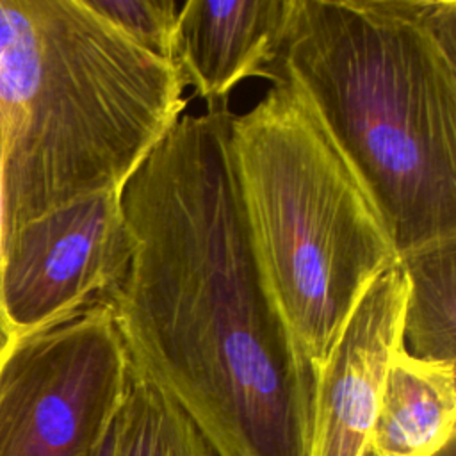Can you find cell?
<instances>
[{
    "mask_svg": "<svg viewBox=\"0 0 456 456\" xmlns=\"http://www.w3.org/2000/svg\"><path fill=\"white\" fill-rule=\"evenodd\" d=\"M114 449H116V419L112 428L105 435V438L87 456H114Z\"/></svg>",
    "mask_w": 456,
    "mask_h": 456,
    "instance_id": "cell-15",
    "label": "cell"
},
{
    "mask_svg": "<svg viewBox=\"0 0 456 456\" xmlns=\"http://www.w3.org/2000/svg\"><path fill=\"white\" fill-rule=\"evenodd\" d=\"M11 32H12L11 0H0V52L7 45Z\"/></svg>",
    "mask_w": 456,
    "mask_h": 456,
    "instance_id": "cell-14",
    "label": "cell"
},
{
    "mask_svg": "<svg viewBox=\"0 0 456 456\" xmlns=\"http://www.w3.org/2000/svg\"><path fill=\"white\" fill-rule=\"evenodd\" d=\"M232 164L256 255L297 351L319 378L351 314L399 262L365 185L287 84L230 119Z\"/></svg>",
    "mask_w": 456,
    "mask_h": 456,
    "instance_id": "cell-4",
    "label": "cell"
},
{
    "mask_svg": "<svg viewBox=\"0 0 456 456\" xmlns=\"http://www.w3.org/2000/svg\"><path fill=\"white\" fill-rule=\"evenodd\" d=\"M456 454V438L447 442L442 449H438L436 452H433L431 456H454Z\"/></svg>",
    "mask_w": 456,
    "mask_h": 456,
    "instance_id": "cell-16",
    "label": "cell"
},
{
    "mask_svg": "<svg viewBox=\"0 0 456 456\" xmlns=\"http://www.w3.org/2000/svg\"><path fill=\"white\" fill-rule=\"evenodd\" d=\"M128 256L118 189L23 224L4 242L2 301L12 335L103 305Z\"/></svg>",
    "mask_w": 456,
    "mask_h": 456,
    "instance_id": "cell-6",
    "label": "cell"
},
{
    "mask_svg": "<svg viewBox=\"0 0 456 456\" xmlns=\"http://www.w3.org/2000/svg\"><path fill=\"white\" fill-rule=\"evenodd\" d=\"M456 363L411 356L401 344L388 363L369 451L431 456L456 436Z\"/></svg>",
    "mask_w": 456,
    "mask_h": 456,
    "instance_id": "cell-9",
    "label": "cell"
},
{
    "mask_svg": "<svg viewBox=\"0 0 456 456\" xmlns=\"http://www.w3.org/2000/svg\"><path fill=\"white\" fill-rule=\"evenodd\" d=\"M114 456H216L189 417L155 385L130 369L116 415Z\"/></svg>",
    "mask_w": 456,
    "mask_h": 456,
    "instance_id": "cell-11",
    "label": "cell"
},
{
    "mask_svg": "<svg viewBox=\"0 0 456 456\" xmlns=\"http://www.w3.org/2000/svg\"><path fill=\"white\" fill-rule=\"evenodd\" d=\"M0 52L4 242L28 221L118 189L187 105L176 66L86 0H11Z\"/></svg>",
    "mask_w": 456,
    "mask_h": 456,
    "instance_id": "cell-3",
    "label": "cell"
},
{
    "mask_svg": "<svg viewBox=\"0 0 456 456\" xmlns=\"http://www.w3.org/2000/svg\"><path fill=\"white\" fill-rule=\"evenodd\" d=\"M363 456H376V454H374V452H372V451H369V449H367V451H365V452H363Z\"/></svg>",
    "mask_w": 456,
    "mask_h": 456,
    "instance_id": "cell-17",
    "label": "cell"
},
{
    "mask_svg": "<svg viewBox=\"0 0 456 456\" xmlns=\"http://www.w3.org/2000/svg\"><path fill=\"white\" fill-rule=\"evenodd\" d=\"M107 23L139 48L171 62L180 5L175 0H86Z\"/></svg>",
    "mask_w": 456,
    "mask_h": 456,
    "instance_id": "cell-12",
    "label": "cell"
},
{
    "mask_svg": "<svg viewBox=\"0 0 456 456\" xmlns=\"http://www.w3.org/2000/svg\"><path fill=\"white\" fill-rule=\"evenodd\" d=\"M2 271H4V205H2V123H0V354L12 338L2 301Z\"/></svg>",
    "mask_w": 456,
    "mask_h": 456,
    "instance_id": "cell-13",
    "label": "cell"
},
{
    "mask_svg": "<svg viewBox=\"0 0 456 456\" xmlns=\"http://www.w3.org/2000/svg\"><path fill=\"white\" fill-rule=\"evenodd\" d=\"M408 278L404 349L420 360L456 363V237L399 255Z\"/></svg>",
    "mask_w": 456,
    "mask_h": 456,
    "instance_id": "cell-10",
    "label": "cell"
},
{
    "mask_svg": "<svg viewBox=\"0 0 456 456\" xmlns=\"http://www.w3.org/2000/svg\"><path fill=\"white\" fill-rule=\"evenodd\" d=\"M128 385L126 347L105 305L12 335L0 354V456H87Z\"/></svg>",
    "mask_w": 456,
    "mask_h": 456,
    "instance_id": "cell-5",
    "label": "cell"
},
{
    "mask_svg": "<svg viewBox=\"0 0 456 456\" xmlns=\"http://www.w3.org/2000/svg\"><path fill=\"white\" fill-rule=\"evenodd\" d=\"M408 278L397 262L351 314L315 390L312 456H363L394 351L403 344Z\"/></svg>",
    "mask_w": 456,
    "mask_h": 456,
    "instance_id": "cell-7",
    "label": "cell"
},
{
    "mask_svg": "<svg viewBox=\"0 0 456 456\" xmlns=\"http://www.w3.org/2000/svg\"><path fill=\"white\" fill-rule=\"evenodd\" d=\"M232 116H180L128 176L130 256L103 305L130 369L189 417L216 456H312L317 376L253 244Z\"/></svg>",
    "mask_w": 456,
    "mask_h": 456,
    "instance_id": "cell-1",
    "label": "cell"
},
{
    "mask_svg": "<svg viewBox=\"0 0 456 456\" xmlns=\"http://www.w3.org/2000/svg\"><path fill=\"white\" fill-rule=\"evenodd\" d=\"M269 80L317 116L397 256L456 237V2L294 0Z\"/></svg>",
    "mask_w": 456,
    "mask_h": 456,
    "instance_id": "cell-2",
    "label": "cell"
},
{
    "mask_svg": "<svg viewBox=\"0 0 456 456\" xmlns=\"http://www.w3.org/2000/svg\"><path fill=\"white\" fill-rule=\"evenodd\" d=\"M294 0H187L176 18L173 62L183 84L207 102L228 109L239 82L269 80Z\"/></svg>",
    "mask_w": 456,
    "mask_h": 456,
    "instance_id": "cell-8",
    "label": "cell"
}]
</instances>
